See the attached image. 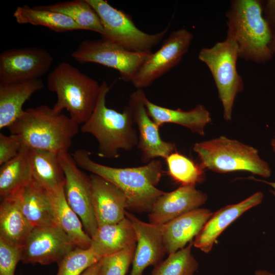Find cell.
Returning <instances> with one entry per match:
<instances>
[{"label": "cell", "mask_w": 275, "mask_h": 275, "mask_svg": "<svg viewBox=\"0 0 275 275\" xmlns=\"http://www.w3.org/2000/svg\"><path fill=\"white\" fill-rule=\"evenodd\" d=\"M72 156L79 168L113 183L125 195L127 209L150 212L154 202L166 192L156 187L163 174L162 162L153 159L143 166L119 168L93 160L86 150H76Z\"/></svg>", "instance_id": "cell-1"}, {"label": "cell", "mask_w": 275, "mask_h": 275, "mask_svg": "<svg viewBox=\"0 0 275 275\" xmlns=\"http://www.w3.org/2000/svg\"><path fill=\"white\" fill-rule=\"evenodd\" d=\"M28 147L60 153L68 151L79 124L62 112L47 105L24 110L9 127Z\"/></svg>", "instance_id": "cell-2"}, {"label": "cell", "mask_w": 275, "mask_h": 275, "mask_svg": "<svg viewBox=\"0 0 275 275\" xmlns=\"http://www.w3.org/2000/svg\"><path fill=\"white\" fill-rule=\"evenodd\" d=\"M263 2L259 0L231 1L225 15L227 34L238 46L239 58L258 64L270 61L272 31L263 15Z\"/></svg>", "instance_id": "cell-3"}, {"label": "cell", "mask_w": 275, "mask_h": 275, "mask_svg": "<svg viewBox=\"0 0 275 275\" xmlns=\"http://www.w3.org/2000/svg\"><path fill=\"white\" fill-rule=\"evenodd\" d=\"M109 89L103 80L95 108L80 129L82 132L91 134L97 140L99 157L116 158L120 150L129 151L138 146L139 135L133 127L134 123L128 105L122 112L106 106V97Z\"/></svg>", "instance_id": "cell-4"}, {"label": "cell", "mask_w": 275, "mask_h": 275, "mask_svg": "<svg viewBox=\"0 0 275 275\" xmlns=\"http://www.w3.org/2000/svg\"><path fill=\"white\" fill-rule=\"evenodd\" d=\"M47 86L57 96L53 108L58 112L66 109L79 125L92 115L101 90L97 81L66 62L59 63L48 74Z\"/></svg>", "instance_id": "cell-5"}, {"label": "cell", "mask_w": 275, "mask_h": 275, "mask_svg": "<svg viewBox=\"0 0 275 275\" xmlns=\"http://www.w3.org/2000/svg\"><path fill=\"white\" fill-rule=\"evenodd\" d=\"M193 150L204 170L221 174L246 171L264 178L271 174L269 164L257 149L225 136L196 143Z\"/></svg>", "instance_id": "cell-6"}, {"label": "cell", "mask_w": 275, "mask_h": 275, "mask_svg": "<svg viewBox=\"0 0 275 275\" xmlns=\"http://www.w3.org/2000/svg\"><path fill=\"white\" fill-rule=\"evenodd\" d=\"M238 58L237 42L228 34L224 41L211 47L203 48L198 54L199 60L206 65L212 75L223 105V118L227 122L232 120L235 100L244 88L237 70Z\"/></svg>", "instance_id": "cell-7"}, {"label": "cell", "mask_w": 275, "mask_h": 275, "mask_svg": "<svg viewBox=\"0 0 275 275\" xmlns=\"http://www.w3.org/2000/svg\"><path fill=\"white\" fill-rule=\"evenodd\" d=\"M100 18L104 30L102 39L132 51H151L168 32L169 26L155 34L140 30L131 17L105 0H87Z\"/></svg>", "instance_id": "cell-8"}, {"label": "cell", "mask_w": 275, "mask_h": 275, "mask_svg": "<svg viewBox=\"0 0 275 275\" xmlns=\"http://www.w3.org/2000/svg\"><path fill=\"white\" fill-rule=\"evenodd\" d=\"M152 53L129 51L101 39L82 41L71 56L80 63H93L113 68L123 81L131 82Z\"/></svg>", "instance_id": "cell-9"}, {"label": "cell", "mask_w": 275, "mask_h": 275, "mask_svg": "<svg viewBox=\"0 0 275 275\" xmlns=\"http://www.w3.org/2000/svg\"><path fill=\"white\" fill-rule=\"evenodd\" d=\"M58 155L65 174L66 200L79 217L86 232L92 238L98 224L92 202L90 176L80 170L68 151L61 152Z\"/></svg>", "instance_id": "cell-10"}, {"label": "cell", "mask_w": 275, "mask_h": 275, "mask_svg": "<svg viewBox=\"0 0 275 275\" xmlns=\"http://www.w3.org/2000/svg\"><path fill=\"white\" fill-rule=\"evenodd\" d=\"M193 39V34L185 29L172 32L141 67L131 82L133 86L137 89L147 88L177 66L187 52Z\"/></svg>", "instance_id": "cell-11"}, {"label": "cell", "mask_w": 275, "mask_h": 275, "mask_svg": "<svg viewBox=\"0 0 275 275\" xmlns=\"http://www.w3.org/2000/svg\"><path fill=\"white\" fill-rule=\"evenodd\" d=\"M53 62L46 50L36 47L12 48L0 54V85L40 78Z\"/></svg>", "instance_id": "cell-12"}, {"label": "cell", "mask_w": 275, "mask_h": 275, "mask_svg": "<svg viewBox=\"0 0 275 275\" xmlns=\"http://www.w3.org/2000/svg\"><path fill=\"white\" fill-rule=\"evenodd\" d=\"M76 247L57 225L34 227L21 247V261L41 265L58 263Z\"/></svg>", "instance_id": "cell-13"}, {"label": "cell", "mask_w": 275, "mask_h": 275, "mask_svg": "<svg viewBox=\"0 0 275 275\" xmlns=\"http://www.w3.org/2000/svg\"><path fill=\"white\" fill-rule=\"evenodd\" d=\"M146 95L143 89H137L129 96L128 106L133 122L139 130L138 148L141 152V159L148 163L157 157L166 159L176 151V145L162 140L159 135V126L148 114L145 105Z\"/></svg>", "instance_id": "cell-14"}, {"label": "cell", "mask_w": 275, "mask_h": 275, "mask_svg": "<svg viewBox=\"0 0 275 275\" xmlns=\"http://www.w3.org/2000/svg\"><path fill=\"white\" fill-rule=\"evenodd\" d=\"M134 229L136 245L129 275H143L149 266H156L166 253L161 225L144 222L126 211Z\"/></svg>", "instance_id": "cell-15"}, {"label": "cell", "mask_w": 275, "mask_h": 275, "mask_svg": "<svg viewBox=\"0 0 275 275\" xmlns=\"http://www.w3.org/2000/svg\"><path fill=\"white\" fill-rule=\"evenodd\" d=\"M207 195L195 185H181L165 193L153 203L149 214V223L163 225L203 205Z\"/></svg>", "instance_id": "cell-16"}, {"label": "cell", "mask_w": 275, "mask_h": 275, "mask_svg": "<svg viewBox=\"0 0 275 275\" xmlns=\"http://www.w3.org/2000/svg\"><path fill=\"white\" fill-rule=\"evenodd\" d=\"M92 202L98 226L117 223L124 218L127 198L118 187L94 174L90 175Z\"/></svg>", "instance_id": "cell-17"}, {"label": "cell", "mask_w": 275, "mask_h": 275, "mask_svg": "<svg viewBox=\"0 0 275 275\" xmlns=\"http://www.w3.org/2000/svg\"><path fill=\"white\" fill-rule=\"evenodd\" d=\"M263 197L262 192L258 191L240 202L226 206L212 213L195 237L194 245L204 253H209L224 230L246 210L260 204Z\"/></svg>", "instance_id": "cell-18"}, {"label": "cell", "mask_w": 275, "mask_h": 275, "mask_svg": "<svg viewBox=\"0 0 275 275\" xmlns=\"http://www.w3.org/2000/svg\"><path fill=\"white\" fill-rule=\"evenodd\" d=\"M209 209L198 208L161 225L166 253L184 248L201 231L212 215Z\"/></svg>", "instance_id": "cell-19"}, {"label": "cell", "mask_w": 275, "mask_h": 275, "mask_svg": "<svg viewBox=\"0 0 275 275\" xmlns=\"http://www.w3.org/2000/svg\"><path fill=\"white\" fill-rule=\"evenodd\" d=\"M21 210L33 227L57 225L50 192L31 179L16 193Z\"/></svg>", "instance_id": "cell-20"}, {"label": "cell", "mask_w": 275, "mask_h": 275, "mask_svg": "<svg viewBox=\"0 0 275 275\" xmlns=\"http://www.w3.org/2000/svg\"><path fill=\"white\" fill-rule=\"evenodd\" d=\"M144 102L148 114L159 127L164 123L176 124L186 127L194 133L204 136L205 127L212 121L209 112L201 104L185 111L158 105L151 102L147 96Z\"/></svg>", "instance_id": "cell-21"}, {"label": "cell", "mask_w": 275, "mask_h": 275, "mask_svg": "<svg viewBox=\"0 0 275 275\" xmlns=\"http://www.w3.org/2000/svg\"><path fill=\"white\" fill-rule=\"evenodd\" d=\"M43 87L41 78L0 85V129L8 128L16 120L24 111V103Z\"/></svg>", "instance_id": "cell-22"}, {"label": "cell", "mask_w": 275, "mask_h": 275, "mask_svg": "<svg viewBox=\"0 0 275 275\" xmlns=\"http://www.w3.org/2000/svg\"><path fill=\"white\" fill-rule=\"evenodd\" d=\"M91 238L90 247L101 258L136 242L132 224L127 217L117 223L98 226Z\"/></svg>", "instance_id": "cell-23"}, {"label": "cell", "mask_w": 275, "mask_h": 275, "mask_svg": "<svg viewBox=\"0 0 275 275\" xmlns=\"http://www.w3.org/2000/svg\"><path fill=\"white\" fill-rule=\"evenodd\" d=\"M28 158L32 178L47 190L64 186L65 174L58 153L29 147Z\"/></svg>", "instance_id": "cell-24"}, {"label": "cell", "mask_w": 275, "mask_h": 275, "mask_svg": "<svg viewBox=\"0 0 275 275\" xmlns=\"http://www.w3.org/2000/svg\"><path fill=\"white\" fill-rule=\"evenodd\" d=\"M2 200L0 237L22 247L34 227L23 213L16 194Z\"/></svg>", "instance_id": "cell-25"}, {"label": "cell", "mask_w": 275, "mask_h": 275, "mask_svg": "<svg viewBox=\"0 0 275 275\" xmlns=\"http://www.w3.org/2000/svg\"><path fill=\"white\" fill-rule=\"evenodd\" d=\"M49 192L56 224L76 247L89 248L92 238L84 230L81 220L69 205L65 195L64 186Z\"/></svg>", "instance_id": "cell-26"}, {"label": "cell", "mask_w": 275, "mask_h": 275, "mask_svg": "<svg viewBox=\"0 0 275 275\" xmlns=\"http://www.w3.org/2000/svg\"><path fill=\"white\" fill-rule=\"evenodd\" d=\"M19 24H30L47 27L57 32L84 30L69 17L56 12L26 5L18 7L13 14Z\"/></svg>", "instance_id": "cell-27"}, {"label": "cell", "mask_w": 275, "mask_h": 275, "mask_svg": "<svg viewBox=\"0 0 275 275\" xmlns=\"http://www.w3.org/2000/svg\"><path fill=\"white\" fill-rule=\"evenodd\" d=\"M28 148L25 145L16 157L1 166L0 196L2 199L18 193L31 179L28 158Z\"/></svg>", "instance_id": "cell-28"}, {"label": "cell", "mask_w": 275, "mask_h": 275, "mask_svg": "<svg viewBox=\"0 0 275 275\" xmlns=\"http://www.w3.org/2000/svg\"><path fill=\"white\" fill-rule=\"evenodd\" d=\"M35 7L63 14L73 20L84 30L94 31L100 35L104 33L100 17L87 0H74Z\"/></svg>", "instance_id": "cell-29"}, {"label": "cell", "mask_w": 275, "mask_h": 275, "mask_svg": "<svg viewBox=\"0 0 275 275\" xmlns=\"http://www.w3.org/2000/svg\"><path fill=\"white\" fill-rule=\"evenodd\" d=\"M168 173L181 185H196L203 180L204 170L187 156L175 151L166 159Z\"/></svg>", "instance_id": "cell-30"}, {"label": "cell", "mask_w": 275, "mask_h": 275, "mask_svg": "<svg viewBox=\"0 0 275 275\" xmlns=\"http://www.w3.org/2000/svg\"><path fill=\"white\" fill-rule=\"evenodd\" d=\"M193 240L188 245L169 255L151 272V275H194L199 263L191 254Z\"/></svg>", "instance_id": "cell-31"}, {"label": "cell", "mask_w": 275, "mask_h": 275, "mask_svg": "<svg viewBox=\"0 0 275 275\" xmlns=\"http://www.w3.org/2000/svg\"><path fill=\"white\" fill-rule=\"evenodd\" d=\"M101 258L91 247H76L58 263V269L56 275H80Z\"/></svg>", "instance_id": "cell-32"}, {"label": "cell", "mask_w": 275, "mask_h": 275, "mask_svg": "<svg viewBox=\"0 0 275 275\" xmlns=\"http://www.w3.org/2000/svg\"><path fill=\"white\" fill-rule=\"evenodd\" d=\"M136 242L100 260V275H125L132 264Z\"/></svg>", "instance_id": "cell-33"}, {"label": "cell", "mask_w": 275, "mask_h": 275, "mask_svg": "<svg viewBox=\"0 0 275 275\" xmlns=\"http://www.w3.org/2000/svg\"><path fill=\"white\" fill-rule=\"evenodd\" d=\"M21 259V247L0 237V275H15Z\"/></svg>", "instance_id": "cell-34"}, {"label": "cell", "mask_w": 275, "mask_h": 275, "mask_svg": "<svg viewBox=\"0 0 275 275\" xmlns=\"http://www.w3.org/2000/svg\"><path fill=\"white\" fill-rule=\"evenodd\" d=\"M25 145L18 135L0 133V166L16 157Z\"/></svg>", "instance_id": "cell-35"}, {"label": "cell", "mask_w": 275, "mask_h": 275, "mask_svg": "<svg viewBox=\"0 0 275 275\" xmlns=\"http://www.w3.org/2000/svg\"><path fill=\"white\" fill-rule=\"evenodd\" d=\"M263 16L271 30L275 28V0H267L263 4Z\"/></svg>", "instance_id": "cell-36"}, {"label": "cell", "mask_w": 275, "mask_h": 275, "mask_svg": "<svg viewBox=\"0 0 275 275\" xmlns=\"http://www.w3.org/2000/svg\"><path fill=\"white\" fill-rule=\"evenodd\" d=\"M100 263L98 261L86 269L80 275H100Z\"/></svg>", "instance_id": "cell-37"}, {"label": "cell", "mask_w": 275, "mask_h": 275, "mask_svg": "<svg viewBox=\"0 0 275 275\" xmlns=\"http://www.w3.org/2000/svg\"><path fill=\"white\" fill-rule=\"evenodd\" d=\"M253 179L255 180L256 181L257 180L260 182L265 183L269 185V186H270L272 188V189L271 190V192L272 193V194L273 195V196L275 197V182H270V181H267L261 180V179L258 180L255 178H253Z\"/></svg>", "instance_id": "cell-38"}, {"label": "cell", "mask_w": 275, "mask_h": 275, "mask_svg": "<svg viewBox=\"0 0 275 275\" xmlns=\"http://www.w3.org/2000/svg\"><path fill=\"white\" fill-rule=\"evenodd\" d=\"M272 31V40L270 44V48L272 52L275 53V28L271 30Z\"/></svg>", "instance_id": "cell-39"}, {"label": "cell", "mask_w": 275, "mask_h": 275, "mask_svg": "<svg viewBox=\"0 0 275 275\" xmlns=\"http://www.w3.org/2000/svg\"><path fill=\"white\" fill-rule=\"evenodd\" d=\"M255 275H275V273L266 270L259 269L255 272Z\"/></svg>", "instance_id": "cell-40"}, {"label": "cell", "mask_w": 275, "mask_h": 275, "mask_svg": "<svg viewBox=\"0 0 275 275\" xmlns=\"http://www.w3.org/2000/svg\"><path fill=\"white\" fill-rule=\"evenodd\" d=\"M270 145H271L272 150L273 152H274V153L275 154V133L274 134V135L272 139L271 140Z\"/></svg>", "instance_id": "cell-41"}]
</instances>
